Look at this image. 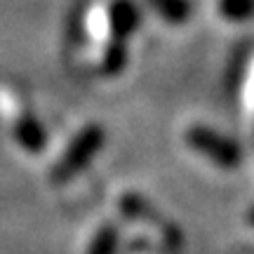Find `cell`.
Returning <instances> with one entry per match:
<instances>
[{
    "instance_id": "6",
    "label": "cell",
    "mask_w": 254,
    "mask_h": 254,
    "mask_svg": "<svg viewBox=\"0 0 254 254\" xmlns=\"http://www.w3.org/2000/svg\"><path fill=\"white\" fill-rule=\"evenodd\" d=\"M153 9L170 24H184L190 17V2L189 0H151Z\"/></svg>"
},
{
    "instance_id": "7",
    "label": "cell",
    "mask_w": 254,
    "mask_h": 254,
    "mask_svg": "<svg viewBox=\"0 0 254 254\" xmlns=\"http://www.w3.org/2000/svg\"><path fill=\"white\" fill-rule=\"evenodd\" d=\"M116 250H118V228L113 224H106L92 238L87 254H116Z\"/></svg>"
},
{
    "instance_id": "2",
    "label": "cell",
    "mask_w": 254,
    "mask_h": 254,
    "mask_svg": "<svg viewBox=\"0 0 254 254\" xmlns=\"http://www.w3.org/2000/svg\"><path fill=\"white\" fill-rule=\"evenodd\" d=\"M101 146H104V129L99 125H87L85 129H80L78 134L73 136L68 148L64 151L62 160L55 165L52 179L57 184L68 182L73 174H78L82 167L90 165V160L94 158V153L99 151Z\"/></svg>"
},
{
    "instance_id": "9",
    "label": "cell",
    "mask_w": 254,
    "mask_h": 254,
    "mask_svg": "<svg viewBox=\"0 0 254 254\" xmlns=\"http://www.w3.org/2000/svg\"><path fill=\"white\" fill-rule=\"evenodd\" d=\"M247 221H250V224H252V226H254V207L250 209V212H247Z\"/></svg>"
},
{
    "instance_id": "4",
    "label": "cell",
    "mask_w": 254,
    "mask_h": 254,
    "mask_svg": "<svg viewBox=\"0 0 254 254\" xmlns=\"http://www.w3.org/2000/svg\"><path fill=\"white\" fill-rule=\"evenodd\" d=\"M139 9L129 2V0H113L106 9V24H109V33L118 40H125L127 36L134 33L139 26Z\"/></svg>"
},
{
    "instance_id": "1",
    "label": "cell",
    "mask_w": 254,
    "mask_h": 254,
    "mask_svg": "<svg viewBox=\"0 0 254 254\" xmlns=\"http://www.w3.org/2000/svg\"><path fill=\"white\" fill-rule=\"evenodd\" d=\"M0 111L5 113V118L9 120L12 134L17 139V144L21 148H26L31 153H38L45 146V132L36 116L24 106V101L14 90H0Z\"/></svg>"
},
{
    "instance_id": "3",
    "label": "cell",
    "mask_w": 254,
    "mask_h": 254,
    "mask_svg": "<svg viewBox=\"0 0 254 254\" xmlns=\"http://www.w3.org/2000/svg\"><path fill=\"white\" fill-rule=\"evenodd\" d=\"M186 141L193 151H198L202 153L205 158H209L214 165L219 167H224V170H233L240 165V146L236 141H231L228 136L219 134L214 129H209L205 125H195L190 127L189 132H186Z\"/></svg>"
},
{
    "instance_id": "8",
    "label": "cell",
    "mask_w": 254,
    "mask_h": 254,
    "mask_svg": "<svg viewBox=\"0 0 254 254\" xmlns=\"http://www.w3.org/2000/svg\"><path fill=\"white\" fill-rule=\"evenodd\" d=\"M219 12L228 21H245L254 17V0H219Z\"/></svg>"
},
{
    "instance_id": "5",
    "label": "cell",
    "mask_w": 254,
    "mask_h": 254,
    "mask_svg": "<svg viewBox=\"0 0 254 254\" xmlns=\"http://www.w3.org/2000/svg\"><path fill=\"white\" fill-rule=\"evenodd\" d=\"M127 64V50H125V40H113L101 50V59H99V71L104 75H116L125 68Z\"/></svg>"
}]
</instances>
